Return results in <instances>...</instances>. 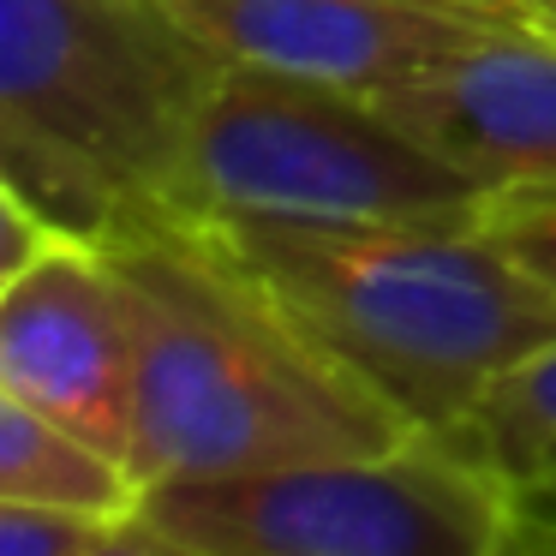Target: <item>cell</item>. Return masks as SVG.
<instances>
[{"mask_svg": "<svg viewBox=\"0 0 556 556\" xmlns=\"http://www.w3.org/2000/svg\"><path fill=\"white\" fill-rule=\"evenodd\" d=\"M61 240H66V233L54 228L37 204H25L18 192L0 186V281L18 276V269H30L42 252H54Z\"/></svg>", "mask_w": 556, "mask_h": 556, "instance_id": "obj_13", "label": "cell"}, {"mask_svg": "<svg viewBox=\"0 0 556 556\" xmlns=\"http://www.w3.org/2000/svg\"><path fill=\"white\" fill-rule=\"evenodd\" d=\"M85 556H204V551H198V544H186L180 532H168L162 520H150L144 508H138V515L114 520L109 539H102L97 551H85Z\"/></svg>", "mask_w": 556, "mask_h": 556, "instance_id": "obj_14", "label": "cell"}, {"mask_svg": "<svg viewBox=\"0 0 556 556\" xmlns=\"http://www.w3.org/2000/svg\"><path fill=\"white\" fill-rule=\"evenodd\" d=\"M0 395L132 467L138 329L102 245L66 233L30 269L0 281Z\"/></svg>", "mask_w": 556, "mask_h": 556, "instance_id": "obj_6", "label": "cell"}, {"mask_svg": "<svg viewBox=\"0 0 556 556\" xmlns=\"http://www.w3.org/2000/svg\"><path fill=\"white\" fill-rule=\"evenodd\" d=\"M228 66L377 90L515 25L503 0H156Z\"/></svg>", "mask_w": 556, "mask_h": 556, "instance_id": "obj_7", "label": "cell"}, {"mask_svg": "<svg viewBox=\"0 0 556 556\" xmlns=\"http://www.w3.org/2000/svg\"><path fill=\"white\" fill-rule=\"evenodd\" d=\"M520 508H532V515L556 520V455H544L539 467L520 479Z\"/></svg>", "mask_w": 556, "mask_h": 556, "instance_id": "obj_16", "label": "cell"}, {"mask_svg": "<svg viewBox=\"0 0 556 556\" xmlns=\"http://www.w3.org/2000/svg\"><path fill=\"white\" fill-rule=\"evenodd\" d=\"M109 515L0 496V556H85L109 539Z\"/></svg>", "mask_w": 556, "mask_h": 556, "instance_id": "obj_11", "label": "cell"}, {"mask_svg": "<svg viewBox=\"0 0 556 556\" xmlns=\"http://www.w3.org/2000/svg\"><path fill=\"white\" fill-rule=\"evenodd\" d=\"M508 479H527L544 455H556V341L539 348L527 365L503 377L491 395L472 407V419L460 425Z\"/></svg>", "mask_w": 556, "mask_h": 556, "instance_id": "obj_10", "label": "cell"}, {"mask_svg": "<svg viewBox=\"0 0 556 556\" xmlns=\"http://www.w3.org/2000/svg\"><path fill=\"white\" fill-rule=\"evenodd\" d=\"M97 245L138 329L132 472L144 491L377 455L419 431L329 359L204 216L138 204Z\"/></svg>", "mask_w": 556, "mask_h": 556, "instance_id": "obj_1", "label": "cell"}, {"mask_svg": "<svg viewBox=\"0 0 556 556\" xmlns=\"http://www.w3.org/2000/svg\"><path fill=\"white\" fill-rule=\"evenodd\" d=\"M377 109L484 198L556 192V42L520 18L377 90Z\"/></svg>", "mask_w": 556, "mask_h": 556, "instance_id": "obj_8", "label": "cell"}, {"mask_svg": "<svg viewBox=\"0 0 556 556\" xmlns=\"http://www.w3.org/2000/svg\"><path fill=\"white\" fill-rule=\"evenodd\" d=\"M222 73L156 0H0V186L97 245L126 210L174 204Z\"/></svg>", "mask_w": 556, "mask_h": 556, "instance_id": "obj_3", "label": "cell"}, {"mask_svg": "<svg viewBox=\"0 0 556 556\" xmlns=\"http://www.w3.org/2000/svg\"><path fill=\"white\" fill-rule=\"evenodd\" d=\"M0 496L18 503L85 508V515L126 520L144 508V484L121 455L97 448L90 437L54 425L49 413L0 395Z\"/></svg>", "mask_w": 556, "mask_h": 556, "instance_id": "obj_9", "label": "cell"}, {"mask_svg": "<svg viewBox=\"0 0 556 556\" xmlns=\"http://www.w3.org/2000/svg\"><path fill=\"white\" fill-rule=\"evenodd\" d=\"M144 515L204 556H496L520 484L467 431L419 425L377 455L156 484Z\"/></svg>", "mask_w": 556, "mask_h": 556, "instance_id": "obj_5", "label": "cell"}, {"mask_svg": "<svg viewBox=\"0 0 556 556\" xmlns=\"http://www.w3.org/2000/svg\"><path fill=\"white\" fill-rule=\"evenodd\" d=\"M174 204L192 216L479 228L491 198L389 121L365 90L228 66L192 121Z\"/></svg>", "mask_w": 556, "mask_h": 556, "instance_id": "obj_4", "label": "cell"}, {"mask_svg": "<svg viewBox=\"0 0 556 556\" xmlns=\"http://www.w3.org/2000/svg\"><path fill=\"white\" fill-rule=\"evenodd\" d=\"M496 556H556V520L520 508V520L508 527V539H503V551H496Z\"/></svg>", "mask_w": 556, "mask_h": 556, "instance_id": "obj_15", "label": "cell"}, {"mask_svg": "<svg viewBox=\"0 0 556 556\" xmlns=\"http://www.w3.org/2000/svg\"><path fill=\"white\" fill-rule=\"evenodd\" d=\"M503 7L520 18V25H532L539 37L556 42V0H503Z\"/></svg>", "mask_w": 556, "mask_h": 556, "instance_id": "obj_17", "label": "cell"}, {"mask_svg": "<svg viewBox=\"0 0 556 556\" xmlns=\"http://www.w3.org/2000/svg\"><path fill=\"white\" fill-rule=\"evenodd\" d=\"M264 293L413 425L460 431L556 341V293L484 228L204 216Z\"/></svg>", "mask_w": 556, "mask_h": 556, "instance_id": "obj_2", "label": "cell"}, {"mask_svg": "<svg viewBox=\"0 0 556 556\" xmlns=\"http://www.w3.org/2000/svg\"><path fill=\"white\" fill-rule=\"evenodd\" d=\"M479 228L503 245L515 264H527L544 288L556 293V192H515L491 198Z\"/></svg>", "mask_w": 556, "mask_h": 556, "instance_id": "obj_12", "label": "cell"}]
</instances>
